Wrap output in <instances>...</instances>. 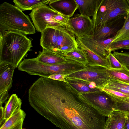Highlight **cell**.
<instances>
[{
	"mask_svg": "<svg viewBox=\"0 0 129 129\" xmlns=\"http://www.w3.org/2000/svg\"><path fill=\"white\" fill-rule=\"evenodd\" d=\"M31 107L61 129H104L105 117L67 82L42 77L29 94Z\"/></svg>",
	"mask_w": 129,
	"mask_h": 129,
	"instance_id": "cell-1",
	"label": "cell"
},
{
	"mask_svg": "<svg viewBox=\"0 0 129 129\" xmlns=\"http://www.w3.org/2000/svg\"><path fill=\"white\" fill-rule=\"evenodd\" d=\"M32 46L31 40L24 35L11 31L0 34V62L16 68Z\"/></svg>",
	"mask_w": 129,
	"mask_h": 129,
	"instance_id": "cell-2",
	"label": "cell"
},
{
	"mask_svg": "<svg viewBox=\"0 0 129 129\" xmlns=\"http://www.w3.org/2000/svg\"><path fill=\"white\" fill-rule=\"evenodd\" d=\"M0 31L1 34L11 31L24 35L36 32L29 16L16 6L6 2L0 5Z\"/></svg>",
	"mask_w": 129,
	"mask_h": 129,
	"instance_id": "cell-3",
	"label": "cell"
},
{
	"mask_svg": "<svg viewBox=\"0 0 129 129\" xmlns=\"http://www.w3.org/2000/svg\"><path fill=\"white\" fill-rule=\"evenodd\" d=\"M129 12V0H102L92 19L96 29L109 21Z\"/></svg>",
	"mask_w": 129,
	"mask_h": 129,
	"instance_id": "cell-4",
	"label": "cell"
},
{
	"mask_svg": "<svg viewBox=\"0 0 129 129\" xmlns=\"http://www.w3.org/2000/svg\"><path fill=\"white\" fill-rule=\"evenodd\" d=\"M108 70L100 66L87 65L84 69L65 76L64 78L78 79L88 82L100 89L109 82Z\"/></svg>",
	"mask_w": 129,
	"mask_h": 129,
	"instance_id": "cell-5",
	"label": "cell"
},
{
	"mask_svg": "<svg viewBox=\"0 0 129 129\" xmlns=\"http://www.w3.org/2000/svg\"><path fill=\"white\" fill-rule=\"evenodd\" d=\"M80 95L87 103L105 117H108L113 111L116 110V100L103 91L80 93Z\"/></svg>",
	"mask_w": 129,
	"mask_h": 129,
	"instance_id": "cell-6",
	"label": "cell"
},
{
	"mask_svg": "<svg viewBox=\"0 0 129 129\" xmlns=\"http://www.w3.org/2000/svg\"><path fill=\"white\" fill-rule=\"evenodd\" d=\"M58 13L49 6L44 5L32 10L29 15L37 31L41 33L48 28L66 27L54 19L53 17Z\"/></svg>",
	"mask_w": 129,
	"mask_h": 129,
	"instance_id": "cell-7",
	"label": "cell"
},
{
	"mask_svg": "<svg viewBox=\"0 0 129 129\" xmlns=\"http://www.w3.org/2000/svg\"><path fill=\"white\" fill-rule=\"evenodd\" d=\"M127 15L120 16L113 19L100 28L94 30L91 29L87 34L97 42L110 38L111 36L115 35L122 27Z\"/></svg>",
	"mask_w": 129,
	"mask_h": 129,
	"instance_id": "cell-8",
	"label": "cell"
},
{
	"mask_svg": "<svg viewBox=\"0 0 129 129\" xmlns=\"http://www.w3.org/2000/svg\"><path fill=\"white\" fill-rule=\"evenodd\" d=\"M57 40L54 52L63 55L65 53L78 48L74 34L66 27L57 28Z\"/></svg>",
	"mask_w": 129,
	"mask_h": 129,
	"instance_id": "cell-9",
	"label": "cell"
},
{
	"mask_svg": "<svg viewBox=\"0 0 129 129\" xmlns=\"http://www.w3.org/2000/svg\"><path fill=\"white\" fill-rule=\"evenodd\" d=\"M15 68L11 64L0 62V99L2 101H6L9 98Z\"/></svg>",
	"mask_w": 129,
	"mask_h": 129,
	"instance_id": "cell-10",
	"label": "cell"
},
{
	"mask_svg": "<svg viewBox=\"0 0 129 129\" xmlns=\"http://www.w3.org/2000/svg\"><path fill=\"white\" fill-rule=\"evenodd\" d=\"M70 22L73 33L77 38L87 35L93 27L92 20L90 17L79 14L71 18Z\"/></svg>",
	"mask_w": 129,
	"mask_h": 129,
	"instance_id": "cell-11",
	"label": "cell"
},
{
	"mask_svg": "<svg viewBox=\"0 0 129 129\" xmlns=\"http://www.w3.org/2000/svg\"><path fill=\"white\" fill-rule=\"evenodd\" d=\"M49 6L58 13L70 18L78 9L75 0H50Z\"/></svg>",
	"mask_w": 129,
	"mask_h": 129,
	"instance_id": "cell-12",
	"label": "cell"
},
{
	"mask_svg": "<svg viewBox=\"0 0 129 129\" xmlns=\"http://www.w3.org/2000/svg\"><path fill=\"white\" fill-rule=\"evenodd\" d=\"M76 40L78 47L84 52L87 58L88 64L90 66H100L110 70V66L107 59H103L90 50L78 38Z\"/></svg>",
	"mask_w": 129,
	"mask_h": 129,
	"instance_id": "cell-13",
	"label": "cell"
},
{
	"mask_svg": "<svg viewBox=\"0 0 129 129\" xmlns=\"http://www.w3.org/2000/svg\"><path fill=\"white\" fill-rule=\"evenodd\" d=\"M26 116L22 110H16L10 117L0 125V129H21Z\"/></svg>",
	"mask_w": 129,
	"mask_h": 129,
	"instance_id": "cell-14",
	"label": "cell"
},
{
	"mask_svg": "<svg viewBox=\"0 0 129 129\" xmlns=\"http://www.w3.org/2000/svg\"><path fill=\"white\" fill-rule=\"evenodd\" d=\"M80 14L93 17L102 0H75Z\"/></svg>",
	"mask_w": 129,
	"mask_h": 129,
	"instance_id": "cell-15",
	"label": "cell"
},
{
	"mask_svg": "<svg viewBox=\"0 0 129 129\" xmlns=\"http://www.w3.org/2000/svg\"><path fill=\"white\" fill-rule=\"evenodd\" d=\"M39 61L48 65L57 64L67 60L63 55L43 49L36 58Z\"/></svg>",
	"mask_w": 129,
	"mask_h": 129,
	"instance_id": "cell-16",
	"label": "cell"
},
{
	"mask_svg": "<svg viewBox=\"0 0 129 129\" xmlns=\"http://www.w3.org/2000/svg\"><path fill=\"white\" fill-rule=\"evenodd\" d=\"M64 78L66 82L80 93L90 92L101 90L89 82L76 78L65 77Z\"/></svg>",
	"mask_w": 129,
	"mask_h": 129,
	"instance_id": "cell-17",
	"label": "cell"
},
{
	"mask_svg": "<svg viewBox=\"0 0 129 129\" xmlns=\"http://www.w3.org/2000/svg\"><path fill=\"white\" fill-rule=\"evenodd\" d=\"M127 114L118 110L113 111L108 117V129H124Z\"/></svg>",
	"mask_w": 129,
	"mask_h": 129,
	"instance_id": "cell-18",
	"label": "cell"
},
{
	"mask_svg": "<svg viewBox=\"0 0 129 129\" xmlns=\"http://www.w3.org/2000/svg\"><path fill=\"white\" fill-rule=\"evenodd\" d=\"M50 0H14L15 6L22 11L33 10L42 5L49 4Z\"/></svg>",
	"mask_w": 129,
	"mask_h": 129,
	"instance_id": "cell-19",
	"label": "cell"
},
{
	"mask_svg": "<svg viewBox=\"0 0 129 129\" xmlns=\"http://www.w3.org/2000/svg\"><path fill=\"white\" fill-rule=\"evenodd\" d=\"M22 104L21 100L17 95L15 94H12L6 103L4 108L5 120L10 117L16 110L21 109Z\"/></svg>",
	"mask_w": 129,
	"mask_h": 129,
	"instance_id": "cell-20",
	"label": "cell"
},
{
	"mask_svg": "<svg viewBox=\"0 0 129 129\" xmlns=\"http://www.w3.org/2000/svg\"><path fill=\"white\" fill-rule=\"evenodd\" d=\"M63 56L67 60H74L85 66L88 64L87 60L84 52L78 47L65 53Z\"/></svg>",
	"mask_w": 129,
	"mask_h": 129,
	"instance_id": "cell-21",
	"label": "cell"
},
{
	"mask_svg": "<svg viewBox=\"0 0 129 129\" xmlns=\"http://www.w3.org/2000/svg\"><path fill=\"white\" fill-rule=\"evenodd\" d=\"M110 79L119 80L129 84V70L125 66L121 69L108 70Z\"/></svg>",
	"mask_w": 129,
	"mask_h": 129,
	"instance_id": "cell-22",
	"label": "cell"
},
{
	"mask_svg": "<svg viewBox=\"0 0 129 129\" xmlns=\"http://www.w3.org/2000/svg\"><path fill=\"white\" fill-rule=\"evenodd\" d=\"M111 43L129 40V12L127 14L122 27L114 36Z\"/></svg>",
	"mask_w": 129,
	"mask_h": 129,
	"instance_id": "cell-23",
	"label": "cell"
},
{
	"mask_svg": "<svg viewBox=\"0 0 129 129\" xmlns=\"http://www.w3.org/2000/svg\"><path fill=\"white\" fill-rule=\"evenodd\" d=\"M114 99L116 101L129 102V96L120 92L104 87L100 88Z\"/></svg>",
	"mask_w": 129,
	"mask_h": 129,
	"instance_id": "cell-24",
	"label": "cell"
},
{
	"mask_svg": "<svg viewBox=\"0 0 129 129\" xmlns=\"http://www.w3.org/2000/svg\"><path fill=\"white\" fill-rule=\"evenodd\" d=\"M121 49H129V40L111 43L107 47V50L111 52Z\"/></svg>",
	"mask_w": 129,
	"mask_h": 129,
	"instance_id": "cell-25",
	"label": "cell"
},
{
	"mask_svg": "<svg viewBox=\"0 0 129 129\" xmlns=\"http://www.w3.org/2000/svg\"><path fill=\"white\" fill-rule=\"evenodd\" d=\"M112 54L121 64L125 66H129V53L114 51Z\"/></svg>",
	"mask_w": 129,
	"mask_h": 129,
	"instance_id": "cell-26",
	"label": "cell"
},
{
	"mask_svg": "<svg viewBox=\"0 0 129 129\" xmlns=\"http://www.w3.org/2000/svg\"><path fill=\"white\" fill-rule=\"evenodd\" d=\"M53 18L56 21L62 24L68 29L73 33L70 24V18L58 13L53 17Z\"/></svg>",
	"mask_w": 129,
	"mask_h": 129,
	"instance_id": "cell-27",
	"label": "cell"
},
{
	"mask_svg": "<svg viewBox=\"0 0 129 129\" xmlns=\"http://www.w3.org/2000/svg\"><path fill=\"white\" fill-rule=\"evenodd\" d=\"M106 58L108 60L111 68L113 69H121L123 68L124 65L121 64L114 56L111 52H109Z\"/></svg>",
	"mask_w": 129,
	"mask_h": 129,
	"instance_id": "cell-28",
	"label": "cell"
},
{
	"mask_svg": "<svg viewBox=\"0 0 129 129\" xmlns=\"http://www.w3.org/2000/svg\"><path fill=\"white\" fill-rule=\"evenodd\" d=\"M106 86L119 88L129 91V83L116 79H110L109 82Z\"/></svg>",
	"mask_w": 129,
	"mask_h": 129,
	"instance_id": "cell-29",
	"label": "cell"
},
{
	"mask_svg": "<svg viewBox=\"0 0 129 129\" xmlns=\"http://www.w3.org/2000/svg\"><path fill=\"white\" fill-rule=\"evenodd\" d=\"M116 110L129 114V102L116 101Z\"/></svg>",
	"mask_w": 129,
	"mask_h": 129,
	"instance_id": "cell-30",
	"label": "cell"
},
{
	"mask_svg": "<svg viewBox=\"0 0 129 129\" xmlns=\"http://www.w3.org/2000/svg\"><path fill=\"white\" fill-rule=\"evenodd\" d=\"M54 80L66 82L64 76L60 74H54L49 76L48 78Z\"/></svg>",
	"mask_w": 129,
	"mask_h": 129,
	"instance_id": "cell-31",
	"label": "cell"
},
{
	"mask_svg": "<svg viewBox=\"0 0 129 129\" xmlns=\"http://www.w3.org/2000/svg\"><path fill=\"white\" fill-rule=\"evenodd\" d=\"M0 125L3 124L5 121L4 114V108L0 106Z\"/></svg>",
	"mask_w": 129,
	"mask_h": 129,
	"instance_id": "cell-32",
	"label": "cell"
},
{
	"mask_svg": "<svg viewBox=\"0 0 129 129\" xmlns=\"http://www.w3.org/2000/svg\"><path fill=\"white\" fill-rule=\"evenodd\" d=\"M124 129H129V114H127L126 116Z\"/></svg>",
	"mask_w": 129,
	"mask_h": 129,
	"instance_id": "cell-33",
	"label": "cell"
},
{
	"mask_svg": "<svg viewBox=\"0 0 129 129\" xmlns=\"http://www.w3.org/2000/svg\"><path fill=\"white\" fill-rule=\"evenodd\" d=\"M108 118L106 120V124L105 127L104 129H108Z\"/></svg>",
	"mask_w": 129,
	"mask_h": 129,
	"instance_id": "cell-34",
	"label": "cell"
},
{
	"mask_svg": "<svg viewBox=\"0 0 129 129\" xmlns=\"http://www.w3.org/2000/svg\"><path fill=\"white\" fill-rule=\"evenodd\" d=\"M129 70V66H125Z\"/></svg>",
	"mask_w": 129,
	"mask_h": 129,
	"instance_id": "cell-35",
	"label": "cell"
},
{
	"mask_svg": "<svg viewBox=\"0 0 129 129\" xmlns=\"http://www.w3.org/2000/svg\"><path fill=\"white\" fill-rule=\"evenodd\" d=\"M21 129H22V128Z\"/></svg>",
	"mask_w": 129,
	"mask_h": 129,
	"instance_id": "cell-36",
	"label": "cell"
},
{
	"mask_svg": "<svg viewBox=\"0 0 129 129\" xmlns=\"http://www.w3.org/2000/svg\"></svg>",
	"mask_w": 129,
	"mask_h": 129,
	"instance_id": "cell-37",
	"label": "cell"
}]
</instances>
